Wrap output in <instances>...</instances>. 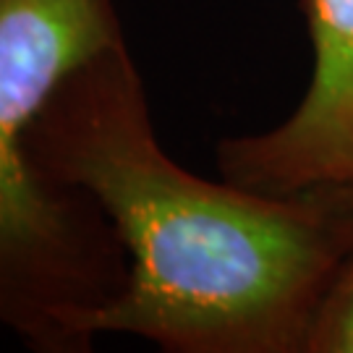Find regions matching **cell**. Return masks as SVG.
I'll list each match as a JSON object with an SVG mask.
<instances>
[{
  "label": "cell",
  "mask_w": 353,
  "mask_h": 353,
  "mask_svg": "<svg viewBox=\"0 0 353 353\" xmlns=\"http://www.w3.org/2000/svg\"><path fill=\"white\" fill-rule=\"evenodd\" d=\"M24 154L45 181L89 191L128 254L97 335L170 353H306L353 262V186L272 196L170 160L126 39L61 79Z\"/></svg>",
  "instance_id": "6da1fadb"
},
{
  "label": "cell",
  "mask_w": 353,
  "mask_h": 353,
  "mask_svg": "<svg viewBox=\"0 0 353 353\" xmlns=\"http://www.w3.org/2000/svg\"><path fill=\"white\" fill-rule=\"evenodd\" d=\"M123 37L115 0H0V327L37 353H87L128 254L89 191L50 183L24 134L68 71Z\"/></svg>",
  "instance_id": "7a4b0ae2"
},
{
  "label": "cell",
  "mask_w": 353,
  "mask_h": 353,
  "mask_svg": "<svg viewBox=\"0 0 353 353\" xmlns=\"http://www.w3.org/2000/svg\"><path fill=\"white\" fill-rule=\"evenodd\" d=\"M312 79L270 131L217 144V168L241 189L285 196L353 186V0H306Z\"/></svg>",
  "instance_id": "3957f363"
},
{
  "label": "cell",
  "mask_w": 353,
  "mask_h": 353,
  "mask_svg": "<svg viewBox=\"0 0 353 353\" xmlns=\"http://www.w3.org/2000/svg\"><path fill=\"white\" fill-rule=\"evenodd\" d=\"M306 353H353V262L322 306Z\"/></svg>",
  "instance_id": "277c9868"
}]
</instances>
